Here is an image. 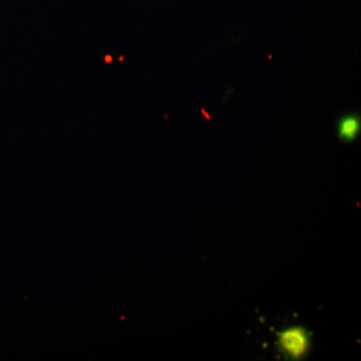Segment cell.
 I'll return each mask as SVG.
<instances>
[{"mask_svg":"<svg viewBox=\"0 0 361 361\" xmlns=\"http://www.w3.org/2000/svg\"><path fill=\"white\" fill-rule=\"evenodd\" d=\"M276 346L285 360H303L310 351V334L302 326L288 327L277 332Z\"/></svg>","mask_w":361,"mask_h":361,"instance_id":"obj_1","label":"cell"},{"mask_svg":"<svg viewBox=\"0 0 361 361\" xmlns=\"http://www.w3.org/2000/svg\"><path fill=\"white\" fill-rule=\"evenodd\" d=\"M361 121L360 115L357 114H348L341 116L338 123H337V135L341 142H353L357 139L360 134Z\"/></svg>","mask_w":361,"mask_h":361,"instance_id":"obj_2","label":"cell"}]
</instances>
